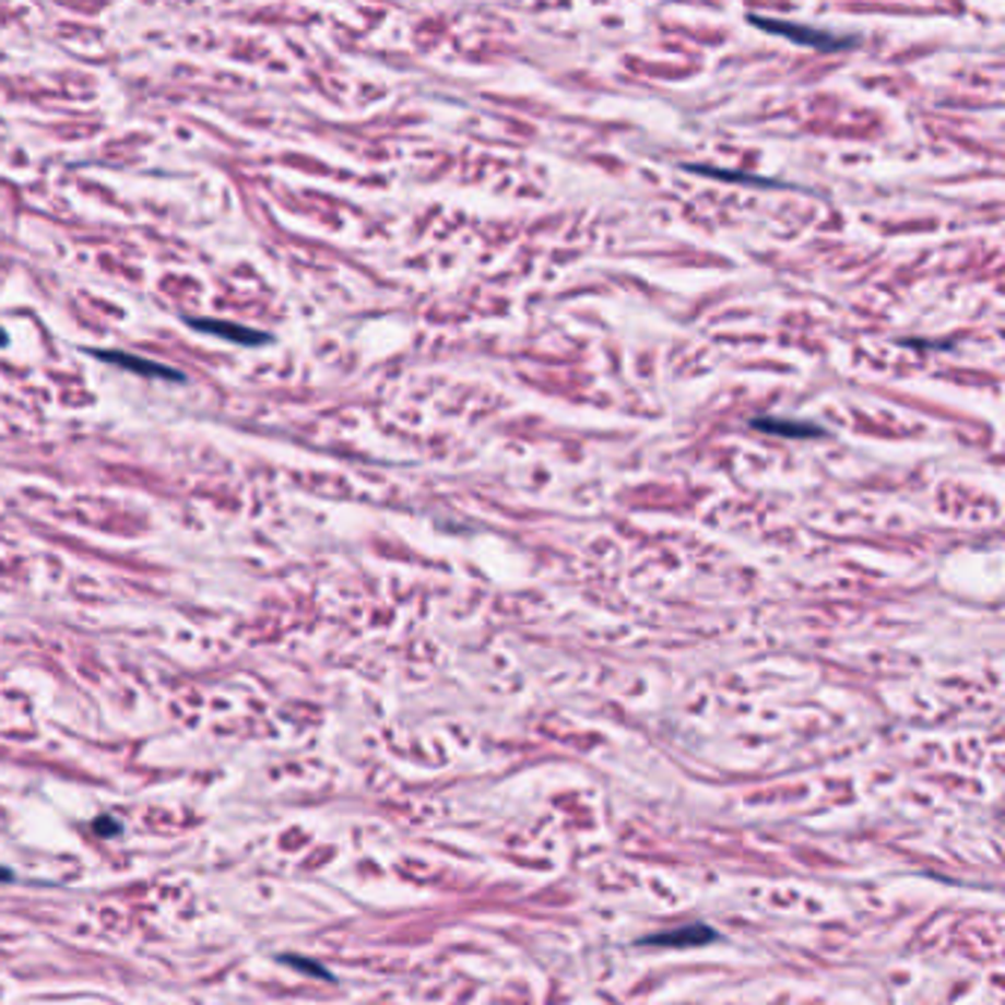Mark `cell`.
<instances>
[{
  "instance_id": "cell-1",
  "label": "cell",
  "mask_w": 1005,
  "mask_h": 1005,
  "mask_svg": "<svg viewBox=\"0 0 1005 1005\" xmlns=\"http://www.w3.org/2000/svg\"><path fill=\"white\" fill-rule=\"evenodd\" d=\"M186 324H189L192 331L210 333V336L234 342V345H245V348H255V345H265V342H272L269 333L255 331V328H245V324L225 322V319H204V316H192V319H186Z\"/></svg>"
},
{
  "instance_id": "cell-2",
  "label": "cell",
  "mask_w": 1005,
  "mask_h": 1005,
  "mask_svg": "<svg viewBox=\"0 0 1005 1005\" xmlns=\"http://www.w3.org/2000/svg\"><path fill=\"white\" fill-rule=\"evenodd\" d=\"M95 360L109 363V366H118V369H130L139 371V375H154V378H163V381H177L184 383L186 378L177 369L166 366V363H156V360H145V357H133L128 352H109V348H95V352H88Z\"/></svg>"
},
{
  "instance_id": "cell-3",
  "label": "cell",
  "mask_w": 1005,
  "mask_h": 1005,
  "mask_svg": "<svg viewBox=\"0 0 1005 1005\" xmlns=\"http://www.w3.org/2000/svg\"><path fill=\"white\" fill-rule=\"evenodd\" d=\"M717 941V932L708 923H687V926L678 929H666V932H658L652 937H643L640 944H649V947H705V944H713Z\"/></svg>"
},
{
  "instance_id": "cell-4",
  "label": "cell",
  "mask_w": 1005,
  "mask_h": 1005,
  "mask_svg": "<svg viewBox=\"0 0 1005 1005\" xmlns=\"http://www.w3.org/2000/svg\"><path fill=\"white\" fill-rule=\"evenodd\" d=\"M755 428L770 430V434H784V437H814V434H820V430L808 425V422H793V419H776V416H767V419H755L752 422Z\"/></svg>"
},
{
  "instance_id": "cell-5",
  "label": "cell",
  "mask_w": 1005,
  "mask_h": 1005,
  "mask_svg": "<svg viewBox=\"0 0 1005 1005\" xmlns=\"http://www.w3.org/2000/svg\"><path fill=\"white\" fill-rule=\"evenodd\" d=\"M764 27L772 29V33H784V36H796V39H811L814 45H829V48H838V45H843V39H835V36H823V33H800V29L779 27V21H764Z\"/></svg>"
},
{
  "instance_id": "cell-6",
  "label": "cell",
  "mask_w": 1005,
  "mask_h": 1005,
  "mask_svg": "<svg viewBox=\"0 0 1005 1005\" xmlns=\"http://www.w3.org/2000/svg\"><path fill=\"white\" fill-rule=\"evenodd\" d=\"M3 345H10V336H7V331L0 328V348H3Z\"/></svg>"
},
{
  "instance_id": "cell-7",
  "label": "cell",
  "mask_w": 1005,
  "mask_h": 1005,
  "mask_svg": "<svg viewBox=\"0 0 1005 1005\" xmlns=\"http://www.w3.org/2000/svg\"><path fill=\"white\" fill-rule=\"evenodd\" d=\"M10 876V873H7V870H0V878H7Z\"/></svg>"
}]
</instances>
